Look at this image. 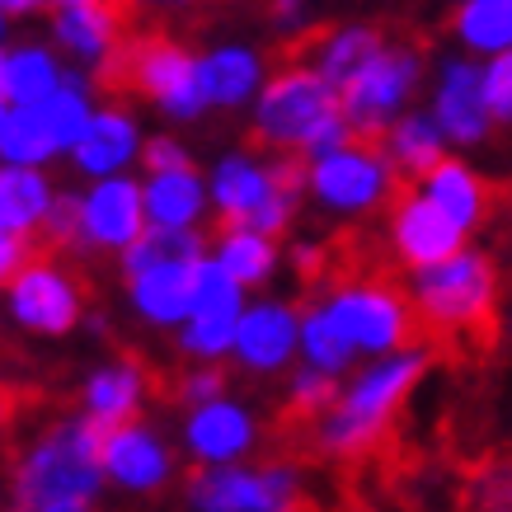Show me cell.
<instances>
[{
	"label": "cell",
	"mask_w": 512,
	"mask_h": 512,
	"mask_svg": "<svg viewBox=\"0 0 512 512\" xmlns=\"http://www.w3.org/2000/svg\"><path fill=\"white\" fill-rule=\"evenodd\" d=\"M409 301L419 343L451 357H484L498 343V264L480 249H461L447 264L419 268Z\"/></svg>",
	"instance_id": "obj_1"
},
{
	"label": "cell",
	"mask_w": 512,
	"mask_h": 512,
	"mask_svg": "<svg viewBox=\"0 0 512 512\" xmlns=\"http://www.w3.org/2000/svg\"><path fill=\"white\" fill-rule=\"evenodd\" d=\"M301 151V156H334L348 146L343 94L311 66H282L259 94V109L249 123L245 151Z\"/></svg>",
	"instance_id": "obj_2"
},
{
	"label": "cell",
	"mask_w": 512,
	"mask_h": 512,
	"mask_svg": "<svg viewBox=\"0 0 512 512\" xmlns=\"http://www.w3.org/2000/svg\"><path fill=\"white\" fill-rule=\"evenodd\" d=\"M109 428L94 419H66L47 428L15 470V498L24 512H90L104 484Z\"/></svg>",
	"instance_id": "obj_3"
},
{
	"label": "cell",
	"mask_w": 512,
	"mask_h": 512,
	"mask_svg": "<svg viewBox=\"0 0 512 512\" xmlns=\"http://www.w3.org/2000/svg\"><path fill=\"white\" fill-rule=\"evenodd\" d=\"M423 367H428V353H423V348H404V353L367 367V372L339 395V404L306 433V442H311L320 456H367V451L386 437L395 409H400L404 395L414 390Z\"/></svg>",
	"instance_id": "obj_4"
},
{
	"label": "cell",
	"mask_w": 512,
	"mask_h": 512,
	"mask_svg": "<svg viewBox=\"0 0 512 512\" xmlns=\"http://www.w3.org/2000/svg\"><path fill=\"white\" fill-rule=\"evenodd\" d=\"M325 311H329V320L339 325L343 339L353 343V353L357 348H362V353H390V348H414V343H419L414 301H409V292L400 287L395 268L329 287Z\"/></svg>",
	"instance_id": "obj_5"
},
{
	"label": "cell",
	"mask_w": 512,
	"mask_h": 512,
	"mask_svg": "<svg viewBox=\"0 0 512 512\" xmlns=\"http://www.w3.org/2000/svg\"><path fill=\"white\" fill-rule=\"evenodd\" d=\"M423 71V52L409 43H386V52L376 57L362 76L343 90V123H348V141L362 151L386 156V137H390V113L400 109L404 99L414 94Z\"/></svg>",
	"instance_id": "obj_6"
},
{
	"label": "cell",
	"mask_w": 512,
	"mask_h": 512,
	"mask_svg": "<svg viewBox=\"0 0 512 512\" xmlns=\"http://www.w3.org/2000/svg\"><path fill=\"white\" fill-rule=\"evenodd\" d=\"M390 249L404 268H433L447 264L451 254H461V240L466 231L437 207L423 188L414 184H395L390 179Z\"/></svg>",
	"instance_id": "obj_7"
},
{
	"label": "cell",
	"mask_w": 512,
	"mask_h": 512,
	"mask_svg": "<svg viewBox=\"0 0 512 512\" xmlns=\"http://www.w3.org/2000/svg\"><path fill=\"white\" fill-rule=\"evenodd\" d=\"M188 503L198 512H311L287 466L198 470L188 480Z\"/></svg>",
	"instance_id": "obj_8"
},
{
	"label": "cell",
	"mask_w": 512,
	"mask_h": 512,
	"mask_svg": "<svg viewBox=\"0 0 512 512\" xmlns=\"http://www.w3.org/2000/svg\"><path fill=\"white\" fill-rule=\"evenodd\" d=\"M240 315H245L240 311V282L217 259H202L193 273V311H188L179 348L193 357H221L226 348H235Z\"/></svg>",
	"instance_id": "obj_9"
},
{
	"label": "cell",
	"mask_w": 512,
	"mask_h": 512,
	"mask_svg": "<svg viewBox=\"0 0 512 512\" xmlns=\"http://www.w3.org/2000/svg\"><path fill=\"white\" fill-rule=\"evenodd\" d=\"M311 188L325 207L367 212V207L390 198V165H386V156L362 151V146L348 141V146L334 151V156L311 160Z\"/></svg>",
	"instance_id": "obj_10"
},
{
	"label": "cell",
	"mask_w": 512,
	"mask_h": 512,
	"mask_svg": "<svg viewBox=\"0 0 512 512\" xmlns=\"http://www.w3.org/2000/svg\"><path fill=\"white\" fill-rule=\"evenodd\" d=\"M10 311L24 329L38 334H66L80 320V296L52 254H38L15 282H10Z\"/></svg>",
	"instance_id": "obj_11"
},
{
	"label": "cell",
	"mask_w": 512,
	"mask_h": 512,
	"mask_svg": "<svg viewBox=\"0 0 512 512\" xmlns=\"http://www.w3.org/2000/svg\"><path fill=\"white\" fill-rule=\"evenodd\" d=\"M137 29V0H104V5H57L52 33L76 57L99 66L127 33Z\"/></svg>",
	"instance_id": "obj_12"
},
{
	"label": "cell",
	"mask_w": 512,
	"mask_h": 512,
	"mask_svg": "<svg viewBox=\"0 0 512 512\" xmlns=\"http://www.w3.org/2000/svg\"><path fill=\"white\" fill-rule=\"evenodd\" d=\"M141 188L132 179H104L99 188H90V198H80V231L85 245L99 249H127L141 235Z\"/></svg>",
	"instance_id": "obj_13"
},
{
	"label": "cell",
	"mask_w": 512,
	"mask_h": 512,
	"mask_svg": "<svg viewBox=\"0 0 512 512\" xmlns=\"http://www.w3.org/2000/svg\"><path fill=\"white\" fill-rule=\"evenodd\" d=\"M423 193L447 212L461 231H475V226H484V221L494 217L498 202H508V193H503V184H484L480 174L470 170V165H461V160H442L428 179H423Z\"/></svg>",
	"instance_id": "obj_14"
},
{
	"label": "cell",
	"mask_w": 512,
	"mask_h": 512,
	"mask_svg": "<svg viewBox=\"0 0 512 512\" xmlns=\"http://www.w3.org/2000/svg\"><path fill=\"white\" fill-rule=\"evenodd\" d=\"M489 109H484V71L470 62H447L442 85H437V132H447L461 146L489 137Z\"/></svg>",
	"instance_id": "obj_15"
},
{
	"label": "cell",
	"mask_w": 512,
	"mask_h": 512,
	"mask_svg": "<svg viewBox=\"0 0 512 512\" xmlns=\"http://www.w3.org/2000/svg\"><path fill=\"white\" fill-rule=\"evenodd\" d=\"M170 451L160 442L156 433H146L141 423H123V428H113L109 442H104V475L123 484V489H160V484L170 480Z\"/></svg>",
	"instance_id": "obj_16"
},
{
	"label": "cell",
	"mask_w": 512,
	"mask_h": 512,
	"mask_svg": "<svg viewBox=\"0 0 512 512\" xmlns=\"http://www.w3.org/2000/svg\"><path fill=\"white\" fill-rule=\"evenodd\" d=\"M296 339H301V320L296 311L268 301V306H254V311L240 315V329H235V353L249 372H278L282 362L292 357Z\"/></svg>",
	"instance_id": "obj_17"
},
{
	"label": "cell",
	"mask_w": 512,
	"mask_h": 512,
	"mask_svg": "<svg viewBox=\"0 0 512 512\" xmlns=\"http://www.w3.org/2000/svg\"><path fill=\"white\" fill-rule=\"evenodd\" d=\"M212 193H217V231H249V221L273 198V179L249 156H226L212 174Z\"/></svg>",
	"instance_id": "obj_18"
},
{
	"label": "cell",
	"mask_w": 512,
	"mask_h": 512,
	"mask_svg": "<svg viewBox=\"0 0 512 512\" xmlns=\"http://www.w3.org/2000/svg\"><path fill=\"white\" fill-rule=\"evenodd\" d=\"M188 447H193V456L207 461V466L235 461V456H245V451L254 447V423H249V414L240 404L212 400L188 419Z\"/></svg>",
	"instance_id": "obj_19"
},
{
	"label": "cell",
	"mask_w": 512,
	"mask_h": 512,
	"mask_svg": "<svg viewBox=\"0 0 512 512\" xmlns=\"http://www.w3.org/2000/svg\"><path fill=\"white\" fill-rule=\"evenodd\" d=\"M202 264V259H198ZM198 264H160L132 278V301L151 325H179L193 311V273Z\"/></svg>",
	"instance_id": "obj_20"
},
{
	"label": "cell",
	"mask_w": 512,
	"mask_h": 512,
	"mask_svg": "<svg viewBox=\"0 0 512 512\" xmlns=\"http://www.w3.org/2000/svg\"><path fill=\"white\" fill-rule=\"evenodd\" d=\"M442 160L447 156H442V132H437V123H428V118H400V123L390 127L386 165H390V179H395V184L419 188Z\"/></svg>",
	"instance_id": "obj_21"
},
{
	"label": "cell",
	"mask_w": 512,
	"mask_h": 512,
	"mask_svg": "<svg viewBox=\"0 0 512 512\" xmlns=\"http://www.w3.org/2000/svg\"><path fill=\"white\" fill-rule=\"evenodd\" d=\"M52 207V184L29 165H5L0 170V231L33 235Z\"/></svg>",
	"instance_id": "obj_22"
},
{
	"label": "cell",
	"mask_w": 512,
	"mask_h": 512,
	"mask_svg": "<svg viewBox=\"0 0 512 512\" xmlns=\"http://www.w3.org/2000/svg\"><path fill=\"white\" fill-rule=\"evenodd\" d=\"M141 404V367L127 357V362H118V367H104V372L90 376V386H85V419H94L99 428H123V423H132V414H137Z\"/></svg>",
	"instance_id": "obj_23"
},
{
	"label": "cell",
	"mask_w": 512,
	"mask_h": 512,
	"mask_svg": "<svg viewBox=\"0 0 512 512\" xmlns=\"http://www.w3.org/2000/svg\"><path fill=\"white\" fill-rule=\"evenodd\" d=\"M132 156H137V127H132V118L118 113V109L94 113L90 132H85L80 146H76L80 170L85 174H113V170H123Z\"/></svg>",
	"instance_id": "obj_24"
},
{
	"label": "cell",
	"mask_w": 512,
	"mask_h": 512,
	"mask_svg": "<svg viewBox=\"0 0 512 512\" xmlns=\"http://www.w3.org/2000/svg\"><path fill=\"white\" fill-rule=\"evenodd\" d=\"M198 80H202V94L207 104H245L254 85H259V57L245 52V47H221V52H207L198 57Z\"/></svg>",
	"instance_id": "obj_25"
},
{
	"label": "cell",
	"mask_w": 512,
	"mask_h": 512,
	"mask_svg": "<svg viewBox=\"0 0 512 512\" xmlns=\"http://www.w3.org/2000/svg\"><path fill=\"white\" fill-rule=\"evenodd\" d=\"M202 212V184L193 170H174V174H151L146 188V217L165 226V231H188Z\"/></svg>",
	"instance_id": "obj_26"
},
{
	"label": "cell",
	"mask_w": 512,
	"mask_h": 512,
	"mask_svg": "<svg viewBox=\"0 0 512 512\" xmlns=\"http://www.w3.org/2000/svg\"><path fill=\"white\" fill-rule=\"evenodd\" d=\"M33 113H38V123H43L52 151H71V146H80V137H85L90 123H94L90 99H85V85H80V80H62L43 104H33Z\"/></svg>",
	"instance_id": "obj_27"
},
{
	"label": "cell",
	"mask_w": 512,
	"mask_h": 512,
	"mask_svg": "<svg viewBox=\"0 0 512 512\" xmlns=\"http://www.w3.org/2000/svg\"><path fill=\"white\" fill-rule=\"evenodd\" d=\"M202 240L198 231H165V226H151L141 231L132 245L123 249V273L127 282L146 273V268H160V264H198L202 259Z\"/></svg>",
	"instance_id": "obj_28"
},
{
	"label": "cell",
	"mask_w": 512,
	"mask_h": 512,
	"mask_svg": "<svg viewBox=\"0 0 512 512\" xmlns=\"http://www.w3.org/2000/svg\"><path fill=\"white\" fill-rule=\"evenodd\" d=\"M451 29L475 52H503L512 47V0H461Z\"/></svg>",
	"instance_id": "obj_29"
},
{
	"label": "cell",
	"mask_w": 512,
	"mask_h": 512,
	"mask_svg": "<svg viewBox=\"0 0 512 512\" xmlns=\"http://www.w3.org/2000/svg\"><path fill=\"white\" fill-rule=\"evenodd\" d=\"M301 348H306V357H311L315 372H329L339 376L348 362H353V343L339 334V325L329 320L325 301H306V311H301Z\"/></svg>",
	"instance_id": "obj_30"
},
{
	"label": "cell",
	"mask_w": 512,
	"mask_h": 512,
	"mask_svg": "<svg viewBox=\"0 0 512 512\" xmlns=\"http://www.w3.org/2000/svg\"><path fill=\"white\" fill-rule=\"evenodd\" d=\"M62 85V71L47 57L43 47H24L15 57H5V99H15L19 109L43 104L47 94Z\"/></svg>",
	"instance_id": "obj_31"
},
{
	"label": "cell",
	"mask_w": 512,
	"mask_h": 512,
	"mask_svg": "<svg viewBox=\"0 0 512 512\" xmlns=\"http://www.w3.org/2000/svg\"><path fill=\"white\" fill-rule=\"evenodd\" d=\"M221 235V254L217 264L231 273L240 287H259V282L273 273V264H278V249H273V240L259 231H217Z\"/></svg>",
	"instance_id": "obj_32"
},
{
	"label": "cell",
	"mask_w": 512,
	"mask_h": 512,
	"mask_svg": "<svg viewBox=\"0 0 512 512\" xmlns=\"http://www.w3.org/2000/svg\"><path fill=\"white\" fill-rule=\"evenodd\" d=\"M0 156L10 160V165H38V160L57 156L52 151V141H47L43 123H38V113L33 109H15L5 113V123H0Z\"/></svg>",
	"instance_id": "obj_33"
},
{
	"label": "cell",
	"mask_w": 512,
	"mask_h": 512,
	"mask_svg": "<svg viewBox=\"0 0 512 512\" xmlns=\"http://www.w3.org/2000/svg\"><path fill=\"white\" fill-rule=\"evenodd\" d=\"M484 109L494 123H512V52H498L484 71Z\"/></svg>",
	"instance_id": "obj_34"
},
{
	"label": "cell",
	"mask_w": 512,
	"mask_h": 512,
	"mask_svg": "<svg viewBox=\"0 0 512 512\" xmlns=\"http://www.w3.org/2000/svg\"><path fill=\"white\" fill-rule=\"evenodd\" d=\"M38 254H43V249L33 245L29 235L0 231V287H5V282H15L19 273H24V268H29L33 259H38Z\"/></svg>",
	"instance_id": "obj_35"
},
{
	"label": "cell",
	"mask_w": 512,
	"mask_h": 512,
	"mask_svg": "<svg viewBox=\"0 0 512 512\" xmlns=\"http://www.w3.org/2000/svg\"><path fill=\"white\" fill-rule=\"evenodd\" d=\"M480 503L484 512H512V461L489 466L480 475Z\"/></svg>",
	"instance_id": "obj_36"
},
{
	"label": "cell",
	"mask_w": 512,
	"mask_h": 512,
	"mask_svg": "<svg viewBox=\"0 0 512 512\" xmlns=\"http://www.w3.org/2000/svg\"><path fill=\"white\" fill-rule=\"evenodd\" d=\"M221 390H226V372L221 367H202V372H188L179 386H174V395L179 400H193V404H212L221 400Z\"/></svg>",
	"instance_id": "obj_37"
},
{
	"label": "cell",
	"mask_w": 512,
	"mask_h": 512,
	"mask_svg": "<svg viewBox=\"0 0 512 512\" xmlns=\"http://www.w3.org/2000/svg\"><path fill=\"white\" fill-rule=\"evenodd\" d=\"M141 160H146V170L151 174H174V170H193L184 156V146L170 137H151L146 141V151H141Z\"/></svg>",
	"instance_id": "obj_38"
},
{
	"label": "cell",
	"mask_w": 512,
	"mask_h": 512,
	"mask_svg": "<svg viewBox=\"0 0 512 512\" xmlns=\"http://www.w3.org/2000/svg\"><path fill=\"white\" fill-rule=\"evenodd\" d=\"M301 5H306V0H268V10H273V19H278V24H296Z\"/></svg>",
	"instance_id": "obj_39"
},
{
	"label": "cell",
	"mask_w": 512,
	"mask_h": 512,
	"mask_svg": "<svg viewBox=\"0 0 512 512\" xmlns=\"http://www.w3.org/2000/svg\"><path fill=\"white\" fill-rule=\"evenodd\" d=\"M47 0H0V10H10V15H29V10H43Z\"/></svg>",
	"instance_id": "obj_40"
},
{
	"label": "cell",
	"mask_w": 512,
	"mask_h": 512,
	"mask_svg": "<svg viewBox=\"0 0 512 512\" xmlns=\"http://www.w3.org/2000/svg\"><path fill=\"white\" fill-rule=\"evenodd\" d=\"M57 5H104V0H57Z\"/></svg>",
	"instance_id": "obj_41"
},
{
	"label": "cell",
	"mask_w": 512,
	"mask_h": 512,
	"mask_svg": "<svg viewBox=\"0 0 512 512\" xmlns=\"http://www.w3.org/2000/svg\"><path fill=\"white\" fill-rule=\"evenodd\" d=\"M0 99H5V57H0Z\"/></svg>",
	"instance_id": "obj_42"
},
{
	"label": "cell",
	"mask_w": 512,
	"mask_h": 512,
	"mask_svg": "<svg viewBox=\"0 0 512 512\" xmlns=\"http://www.w3.org/2000/svg\"><path fill=\"white\" fill-rule=\"evenodd\" d=\"M0 123H5V99H0Z\"/></svg>",
	"instance_id": "obj_43"
},
{
	"label": "cell",
	"mask_w": 512,
	"mask_h": 512,
	"mask_svg": "<svg viewBox=\"0 0 512 512\" xmlns=\"http://www.w3.org/2000/svg\"><path fill=\"white\" fill-rule=\"evenodd\" d=\"M0 29H5V19H0Z\"/></svg>",
	"instance_id": "obj_44"
}]
</instances>
